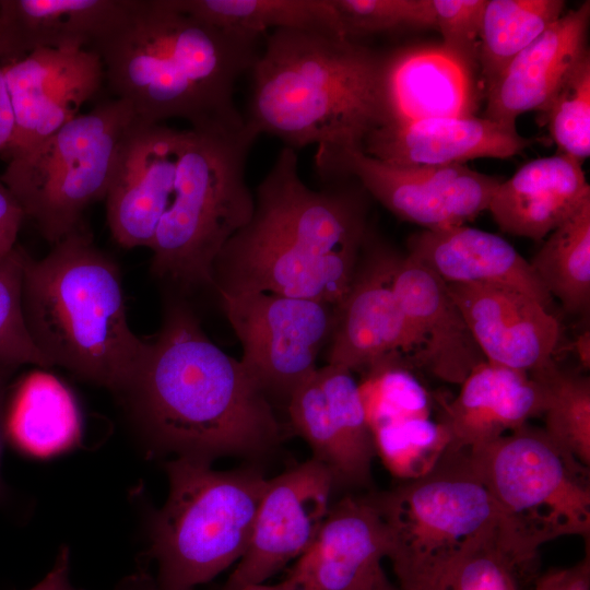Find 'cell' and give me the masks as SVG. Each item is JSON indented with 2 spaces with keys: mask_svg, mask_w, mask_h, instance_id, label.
I'll return each mask as SVG.
<instances>
[{
  "mask_svg": "<svg viewBox=\"0 0 590 590\" xmlns=\"http://www.w3.org/2000/svg\"><path fill=\"white\" fill-rule=\"evenodd\" d=\"M120 398L151 445L176 458L260 459L283 438L270 400L177 295L165 302L161 329Z\"/></svg>",
  "mask_w": 590,
  "mask_h": 590,
  "instance_id": "1",
  "label": "cell"
},
{
  "mask_svg": "<svg viewBox=\"0 0 590 590\" xmlns=\"http://www.w3.org/2000/svg\"><path fill=\"white\" fill-rule=\"evenodd\" d=\"M261 37L224 30L174 7L134 0L126 17L92 48L105 83L149 123L178 118L190 128H239L237 81L249 73Z\"/></svg>",
  "mask_w": 590,
  "mask_h": 590,
  "instance_id": "2",
  "label": "cell"
},
{
  "mask_svg": "<svg viewBox=\"0 0 590 590\" xmlns=\"http://www.w3.org/2000/svg\"><path fill=\"white\" fill-rule=\"evenodd\" d=\"M382 59L342 35L272 31L249 71L245 121L258 137L273 135L295 151L363 150L382 123Z\"/></svg>",
  "mask_w": 590,
  "mask_h": 590,
  "instance_id": "3",
  "label": "cell"
},
{
  "mask_svg": "<svg viewBox=\"0 0 590 590\" xmlns=\"http://www.w3.org/2000/svg\"><path fill=\"white\" fill-rule=\"evenodd\" d=\"M23 314L28 333L50 362L119 397L150 351L131 330L119 267L83 224L44 258L27 256Z\"/></svg>",
  "mask_w": 590,
  "mask_h": 590,
  "instance_id": "4",
  "label": "cell"
},
{
  "mask_svg": "<svg viewBox=\"0 0 590 590\" xmlns=\"http://www.w3.org/2000/svg\"><path fill=\"white\" fill-rule=\"evenodd\" d=\"M257 138L246 121L184 130L172 200L150 248L156 278L182 293L213 288L217 256L253 214L246 164Z\"/></svg>",
  "mask_w": 590,
  "mask_h": 590,
  "instance_id": "5",
  "label": "cell"
},
{
  "mask_svg": "<svg viewBox=\"0 0 590 590\" xmlns=\"http://www.w3.org/2000/svg\"><path fill=\"white\" fill-rule=\"evenodd\" d=\"M169 492L154 516L151 555L156 590H192L245 554L269 479L258 469L217 471L175 458L165 464Z\"/></svg>",
  "mask_w": 590,
  "mask_h": 590,
  "instance_id": "6",
  "label": "cell"
},
{
  "mask_svg": "<svg viewBox=\"0 0 590 590\" xmlns=\"http://www.w3.org/2000/svg\"><path fill=\"white\" fill-rule=\"evenodd\" d=\"M140 119L119 98L79 114L47 139L7 162L1 180L51 245L83 224L105 200L123 144Z\"/></svg>",
  "mask_w": 590,
  "mask_h": 590,
  "instance_id": "7",
  "label": "cell"
},
{
  "mask_svg": "<svg viewBox=\"0 0 590 590\" xmlns=\"http://www.w3.org/2000/svg\"><path fill=\"white\" fill-rule=\"evenodd\" d=\"M385 521L401 590H424L480 536L504 523L467 450H448L427 474L369 495Z\"/></svg>",
  "mask_w": 590,
  "mask_h": 590,
  "instance_id": "8",
  "label": "cell"
},
{
  "mask_svg": "<svg viewBox=\"0 0 590 590\" xmlns=\"http://www.w3.org/2000/svg\"><path fill=\"white\" fill-rule=\"evenodd\" d=\"M469 460L507 529L534 551L560 536L589 542L590 472L529 423L469 449Z\"/></svg>",
  "mask_w": 590,
  "mask_h": 590,
  "instance_id": "9",
  "label": "cell"
},
{
  "mask_svg": "<svg viewBox=\"0 0 590 590\" xmlns=\"http://www.w3.org/2000/svg\"><path fill=\"white\" fill-rule=\"evenodd\" d=\"M243 350L240 363L270 400L287 405L317 371L338 306L270 293L219 295Z\"/></svg>",
  "mask_w": 590,
  "mask_h": 590,
  "instance_id": "10",
  "label": "cell"
},
{
  "mask_svg": "<svg viewBox=\"0 0 590 590\" xmlns=\"http://www.w3.org/2000/svg\"><path fill=\"white\" fill-rule=\"evenodd\" d=\"M322 179L354 177L400 220L424 229L464 225L488 209L500 179L465 164L394 165L363 150L316 153Z\"/></svg>",
  "mask_w": 590,
  "mask_h": 590,
  "instance_id": "11",
  "label": "cell"
},
{
  "mask_svg": "<svg viewBox=\"0 0 590 590\" xmlns=\"http://www.w3.org/2000/svg\"><path fill=\"white\" fill-rule=\"evenodd\" d=\"M246 226L310 253L328 255L364 244L365 203L346 188H309L299 176L296 151L283 146L257 187Z\"/></svg>",
  "mask_w": 590,
  "mask_h": 590,
  "instance_id": "12",
  "label": "cell"
},
{
  "mask_svg": "<svg viewBox=\"0 0 590 590\" xmlns=\"http://www.w3.org/2000/svg\"><path fill=\"white\" fill-rule=\"evenodd\" d=\"M362 247L314 255L245 226L217 256L213 288L219 295L270 293L339 306L350 291Z\"/></svg>",
  "mask_w": 590,
  "mask_h": 590,
  "instance_id": "13",
  "label": "cell"
},
{
  "mask_svg": "<svg viewBox=\"0 0 590 590\" xmlns=\"http://www.w3.org/2000/svg\"><path fill=\"white\" fill-rule=\"evenodd\" d=\"M331 471L311 458L268 480L248 547L223 590L263 583L315 541L330 509Z\"/></svg>",
  "mask_w": 590,
  "mask_h": 590,
  "instance_id": "14",
  "label": "cell"
},
{
  "mask_svg": "<svg viewBox=\"0 0 590 590\" xmlns=\"http://www.w3.org/2000/svg\"><path fill=\"white\" fill-rule=\"evenodd\" d=\"M2 64L15 121L7 162L79 115L105 83L102 60L93 49H38Z\"/></svg>",
  "mask_w": 590,
  "mask_h": 590,
  "instance_id": "15",
  "label": "cell"
},
{
  "mask_svg": "<svg viewBox=\"0 0 590 590\" xmlns=\"http://www.w3.org/2000/svg\"><path fill=\"white\" fill-rule=\"evenodd\" d=\"M396 253L371 248L362 260L344 300L338 306L328 364L366 373L415 352V343L393 290Z\"/></svg>",
  "mask_w": 590,
  "mask_h": 590,
  "instance_id": "16",
  "label": "cell"
},
{
  "mask_svg": "<svg viewBox=\"0 0 590 590\" xmlns=\"http://www.w3.org/2000/svg\"><path fill=\"white\" fill-rule=\"evenodd\" d=\"M184 130L139 121L106 194V219L121 247L151 248L174 192Z\"/></svg>",
  "mask_w": 590,
  "mask_h": 590,
  "instance_id": "17",
  "label": "cell"
},
{
  "mask_svg": "<svg viewBox=\"0 0 590 590\" xmlns=\"http://www.w3.org/2000/svg\"><path fill=\"white\" fill-rule=\"evenodd\" d=\"M486 362L529 374L553 364L560 323L524 293L493 283H447Z\"/></svg>",
  "mask_w": 590,
  "mask_h": 590,
  "instance_id": "18",
  "label": "cell"
},
{
  "mask_svg": "<svg viewBox=\"0 0 590 590\" xmlns=\"http://www.w3.org/2000/svg\"><path fill=\"white\" fill-rule=\"evenodd\" d=\"M393 290L411 330L414 361L434 377L461 385L486 362L447 283L410 256L398 257Z\"/></svg>",
  "mask_w": 590,
  "mask_h": 590,
  "instance_id": "19",
  "label": "cell"
},
{
  "mask_svg": "<svg viewBox=\"0 0 590 590\" xmlns=\"http://www.w3.org/2000/svg\"><path fill=\"white\" fill-rule=\"evenodd\" d=\"M391 550L388 528L370 496H346L330 507L288 579L308 590H364Z\"/></svg>",
  "mask_w": 590,
  "mask_h": 590,
  "instance_id": "20",
  "label": "cell"
},
{
  "mask_svg": "<svg viewBox=\"0 0 590 590\" xmlns=\"http://www.w3.org/2000/svg\"><path fill=\"white\" fill-rule=\"evenodd\" d=\"M481 86L440 44L396 50L382 59L381 125L475 116Z\"/></svg>",
  "mask_w": 590,
  "mask_h": 590,
  "instance_id": "21",
  "label": "cell"
},
{
  "mask_svg": "<svg viewBox=\"0 0 590 590\" xmlns=\"http://www.w3.org/2000/svg\"><path fill=\"white\" fill-rule=\"evenodd\" d=\"M534 140L485 117H441L377 127L363 151L394 165H452L480 157L507 158Z\"/></svg>",
  "mask_w": 590,
  "mask_h": 590,
  "instance_id": "22",
  "label": "cell"
},
{
  "mask_svg": "<svg viewBox=\"0 0 590 590\" xmlns=\"http://www.w3.org/2000/svg\"><path fill=\"white\" fill-rule=\"evenodd\" d=\"M458 396L444 404L440 422L450 436L449 450L487 445L543 415L547 388L539 374L485 362L460 385Z\"/></svg>",
  "mask_w": 590,
  "mask_h": 590,
  "instance_id": "23",
  "label": "cell"
},
{
  "mask_svg": "<svg viewBox=\"0 0 590 590\" xmlns=\"http://www.w3.org/2000/svg\"><path fill=\"white\" fill-rule=\"evenodd\" d=\"M590 2L563 14L522 50L485 91V118L516 128L517 118L541 111L586 48Z\"/></svg>",
  "mask_w": 590,
  "mask_h": 590,
  "instance_id": "24",
  "label": "cell"
},
{
  "mask_svg": "<svg viewBox=\"0 0 590 590\" xmlns=\"http://www.w3.org/2000/svg\"><path fill=\"white\" fill-rule=\"evenodd\" d=\"M409 253L445 283H493L518 290L550 310L553 297L530 262L503 237L465 225L424 229Z\"/></svg>",
  "mask_w": 590,
  "mask_h": 590,
  "instance_id": "25",
  "label": "cell"
},
{
  "mask_svg": "<svg viewBox=\"0 0 590 590\" xmlns=\"http://www.w3.org/2000/svg\"><path fill=\"white\" fill-rule=\"evenodd\" d=\"M589 199L581 163L558 153L532 160L502 180L487 210L500 231L539 241Z\"/></svg>",
  "mask_w": 590,
  "mask_h": 590,
  "instance_id": "26",
  "label": "cell"
},
{
  "mask_svg": "<svg viewBox=\"0 0 590 590\" xmlns=\"http://www.w3.org/2000/svg\"><path fill=\"white\" fill-rule=\"evenodd\" d=\"M134 0H1L0 61L38 49H92Z\"/></svg>",
  "mask_w": 590,
  "mask_h": 590,
  "instance_id": "27",
  "label": "cell"
},
{
  "mask_svg": "<svg viewBox=\"0 0 590 590\" xmlns=\"http://www.w3.org/2000/svg\"><path fill=\"white\" fill-rule=\"evenodd\" d=\"M7 433L21 448L37 456L72 446L80 437L81 421L71 392L48 373L30 374L8 404Z\"/></svg>",
  "mask_w": 590,
  "mask_h": 590,
  "instance_id": "28",
  "label": "cell"
},
{
  "mask_svg": "<svg viewBox=\"0 0 590 590\" xmlns=\"http://www.w3.org/2000/svg\"><path fill=\"white\" fill-rule=\"evenodd\" d=\"M172 3L210 25L259 37L275 30L345 36L332 0H172Z\"/></svg>",
  "mask_w": 590,
  "mask_h": 590,
  "instance_id": "29",
  "label": "cell"
},
{
  "mask_svg": "<svg viewBox=\"0 0 590 590\" xmlns=\"http://www.w3.org/2000/svg\"><path fill=\"white\" fill-rule=\"evenodd\" d=\"M536 560L538 551L502 523L470 544L424 590H522L538 576Z\"/></svg>",
  "mask_w": 590,
  "mask_h": 590,
  "instance_id": "30",
  "label": "cell"
},
{
  "mask_svg": "<svg viewBox=\"0 0 590 590\" xmlns=\"http://www.w3.org/2000/svg\"><path fill=\"white\" fill-rule=\"evenodd\" d=\"M563 0H487L477 64L485 91L507 66L564 13Z\"/></svg>",
  "mask_w": 590,
  "mask_h": 590,
  "instance_id": "31",
  "label": "cell"
},
{
  "mask_svg": "<svg viewBox=\"0 0 590 590\" xmlns=\"http://www.w3.org/2000/svg\"><path fill=\"white\" fill-rule=\"evenodd\" d=\"M529 261L552 297L567 312L587 314L590 306V199L547 235Z\"/></svg>",
  "mask_w": 590,
  "mask_h": 590,
  "instance_id": "32",
  "label": "cell"
},
{
  "mask_svg": "<svg viewBox=\"0 0 590 590\" xmlns=\"http://www.w3.org/2000/svg\"><path fill=\"white\" fill-rule=\"evenodd\" d=\"M316 375L347 461L349 486H367L371 483V464L377 453L359 384L351 370L337 365L327 364Z\"/></svg>",
  "mask_w": 590,
  "mask_h": 590,
  "instance_id": "33",
  "label": "cell"
},
{
  "mask_svg": "<svg viewBox=\"0 0 590 590\" xmlns=\"http://www.w3.org/2000/svg\"><path fill=\"white\" fill-rule=\"evenodd\" d=\"M371 432L376 453L386 468L403 481L430 472L450 448L446 426L429 416L393 421Z\"/></svg>",
  "mask_w": 590,
  "mask_h": 590,
  "instance_id": "34",
  "label": "cell"
},
{
  "mask_svg": "<svg viewBox=\"0 0 590 590\" xmlns=\"http://www.w3.org/2000/svg\"><path fill=\"white\" fill-rule=\"evenodd\" d=\"M539 374L547 388L544 430L581 464L590 465V379L558 369L554 363Z\"/></svg>",
  "mask_w": 590,
  "mask_h": 590,
  "instance_id": "35",
  "label": "cell"
},
{
  "mask_svg": "<svg viewBox=\"0 0 590 590\" xmlns=\"http://www.w3.org/2000/svg\"><path fill=\"white\" fill-rule=\"evenodd\" d=\"M562 154L590 155V55L586 50L540 111Z\"/></svg>",
  "mask_w": 590,
  "mask_h": 590,
  "instance_id": "36",
  "label": "cell"
},
{
  "mask_svg": "<svg viewBox=\"0 0 590 590\" xmlns=\"http://www.w3.org/2000/svg\"><path fill=\"white\" fill-rule=\"evenodd\" d=\"M28 253L15 246L0 258V363L13 367H51L34 344L23 314L22 287Z\"/></svg>",
  "mask_w": 590,
  "mask_h": 590,
  "instance_id": "37",
  "label": "cell"
},
{
  "mask_svg": "<svg viewBox=\"0 0 590 590\" xmlns=\"http://www.w3.org/2000/svg\"><path fill=\"white\" fill-rule=\"evenodd\" d=\"M359 390L371 430L393 421L429 416L427 391L411 373L396 363L368 371Z\"/></svg>",
  "mask_w": 590,
  "mask_h": 590,
  "instance_id": "38",
  "label": "cell"
},
{
  "mask_svg": "<svg viewBox=\"0 0 590 590\" xmlns=\"http://www.w3.org/2000/svg\"><path fill=\"white\" fill-rule=\"evenodd\" d=\"M316 373L288 401L286 408L290 422L294 432L310 446L312 458L331 471L335 484L349 486L346 458L331 423L324 393Z\"/></svg>",
  "mask_w": 590,
  "mask_h": 590,
  "instance_id": "39",
  "label": "cell"
},
{
  "mask_svg": "<svg viewBox=\"0 0 590 590\" xmlns=\"http://www.w3.org/2000/svg\"><path fill=\"white\" fill-rule=\"evenodd\" d=\"M344 35L355 39L403 28L435 27L432 0H332Z\"/></svg>",
  "mask_w": 590,
  "mask_h": 590,
  "instance_id": "40",
  "label": "cell"
},
{
  "mask_svg": "<svg viewBox=\"0 0 590 590\" xmlns=\"http://www.w3.org/2000/svg\"><path fill=\"white\" fill-rule=\"evenodd\" d=\"M487 0H432L441 46L477 72L482 17Z\"/></svg>",
  "mask_w": 590,
  "mask_h": 590,
  "instance_id": "41",
  "label": "cell"
},
{
  "mask_svg": "<svg viewBox=\"0 0 590 590\" xmlns=\"http://www.w3.org/2000/svg\"><path fill=\"white\" fill-rule=\"evenodd\" d=\"M534 590H590V555L569 567L550 568L534 579Z\"/></svg>",
  "mask_w": 590,
  "mask_h": 590,
  "instance_id": "42",
  "label": "cell"
},
{
  "mask_svg": "<svg viewBox=\"0 0 590 590\" xmlns=\"http://www.w3.org/2000/svg\"><path fill=\"white\" fill-rule=\"evenodd\" d=\"M24 217L19 202L0 178V258L16 246Z\"/></svg>",
  "mask_w": 590,
  "mask_h": 590,
  "instance_id": "43",
  "label": "cell"
},
{
  "mask_svg": "<svg viewBox=\"0 0 590 590\" xmlns=\"http://www.w3.org/2000/svg\"><path fill=\"white\" fill-rule=\"evenodd\" d=\"M15 121L11 98L4 76L3 64L0 61V156L8 153L14 138Z\"/></svg>",
  "mask_w": 590,
  "mask_h": 590,
  "instance_id": "44",
  "label": "cell"
},
{
  "mask_svg": "<svg viewBox=\"0 0 590 590\" xmlns=\"http://www.w3.org/2000/svg\"><path fill=\"white\" fill-rule=\"evenodd\" d=\"M69 550L63 547L46 577L30 590H79L70 581Z\"/></svg>",
  "mask_w": 590,
  "mask_h": 590,
  "instance_id": "45",
  "label": "cell"
},
{
  "mask_svg": "<svg viewBox=\"0 0 590 590\" xmlns=\"http://www.w3.org/2000/svg\"><path fill=\"white\" fill-rule=\"evenodd\" d=\"M16 369V367L0 363V461L4 436L7 434V414L9 404L8 397L10 381Z\"/></svg>",
  "mask_w": 590,
  "mask_h": 590,
  "instance_id": "46",
  "label": "cell"
},
{
  "mask_svg": "<svg viewBox=\"0 0 590 590\" xmlns=\"http://www.w3.org/2000/svg\"><path fill=\"white\" fill-rule=\"evenodd\" d=\"M574 351L583 369L589 370L590 367V332L585 330L574 342Z\"/></svg>",
  "mask_w": 590,
  "mask_h": 590,
  "instance_id": "47",
  "label": "cell"
},
{
  "mask_svg": "<svg viewBox=\"0 0 590 590\" xmlns=\"http://www.w3.org/2000/svg\"><path fill=\"white\" fill-rule=\"evenodd\" d=\"M118 590H156L155 581L142 574L128 578Z\"/></svg>",
  "mask_w": 590,
  "mask_h": 590,
  "instance_id": "48",
  "label": "cell"
},
{
  "mask_svg": "<svg viewBox=\"0 0 590 590\" xmlns=\"http://www.w3.org/2000/svg\"><path fill=\"white\" fill-rule=\"evenodd\" d=\"M240 590H308V589L286 578L282 582L274 586H267L263 583H258V585L247 586Z\"/></svg>",
  "mask_w": 590,
  "mask_h": 590,
  "instance_id": "49",
  "label": "cell"
},
{
  "mask_svg": "<svg viewBox=\"0 0 590 590\" xmlns=\"http://www.w3.org/2000/svg\"><path fill=\"white\" fill-rule=\"evenodd\" d=\"M364 590H401L399 587L392 585L387 578L385 571H382L366 589Z\"/></svg>",
  "mask_w": 590,
  "mask_h": 590,
  "instance_id": "50",
  "label": "cell"
},
{
  "mask_svg": "<svg viewBox=\"0 0 590 590\" xmlns=\"http://www.w3.org/2000/svg\"><path fill=\"white\" fill-rule=\"evenodd\" d=\"M0 12H1V0H0Z\"/></svg>",
  "mask_w": 590,
  "mask_h": 590,
  "instance_id": "51",
  "label": "cell"
}]
</instances>
